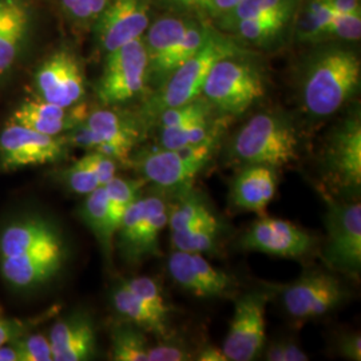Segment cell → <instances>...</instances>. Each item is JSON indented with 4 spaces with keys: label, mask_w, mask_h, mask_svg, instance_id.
Here are the masks:
<instances>
[{
    "label": "cell",
    "mask_w": 361,
    "mask_h": 361,
    "mask_svg": "<svg viewBox=\"0 0 361 361\" xmlns=\"http://www.w3.org/2000/svg\"><path fill=\"white\" fill-rule=\"evenodd\" d=\"M361 66L356 52L332 47L310 59L301 78V99L310 116L325 118L338 111L360 86Z\"/></svg>",
    "instance_id": "cell-1"
},
{
    "label": "cell",
    "mask_w": 361,
    "mask_h": 361,
    "mask_svg": "<svg viewBox=\"0 0 361 361\" xmlns=\"http://www.w3.org/2000/svg\"><path fill=\"white\" fill-rule=\"evenodd\" d=\"M298 134L293 121L281 113L252 116L233 137L229 155L241 165L283 168L298 157Z\"/></svg>",
    "instance_id": "cell-2"
},
{
    "label": "cell",
    "mask_w": 361,
    "mask_h": 361,
    "mask_svg": "<svg viewBox=\"0 0 361 361\" xmlns=\"http://www.w3.org/2000/svg\"><path fill=\"white\" fill-rule=\"evenodd\" d=\"M234 54H238V49L234 43L213 31L205 44L178 68H176L152 99L145 104L142 114L140 116L143 125L155 122L157 116L166 109L188 104L201 97L212 67L219 59Z\"/></svg>",
    "instance_id": "cell-3"
},
{
    "label": "cell",
    "mask_w": 361,
    "mask_h": 361,
    "mask_svg": "<svg viewBox=\"0 0 361 361\" xmlns=\"http://www.w3.org/2000/svg\"><path fill=\"white\" fill-rule=\"evenodd\" d=\"M214 155L207 142L195 143L180 149L161 146L146 147L131 154L130 164L145 182L162 190L178 193L192 186L195 177L207 168Z\"/></svg>",
    "instance_id": "cell-4"
},
{
    "label": "cell",
    "mask_w": 361,
    "mask_h": 361,
    "mask_svg": "<svg viewBox=\"0 0 361 361\" xmlns=\"http://www.w3.org/2000/svg\"><path fill=\"white\" fill-rule=\"evenodd\" d=\"M265 94V82L257 66L238 59L237 54L219 59L207 75L202 97L226 116H238Z\"/></svg>",
    "instance_id": "cell-5"
},
{
    "label": "cell",
    "mask_w": 361,
    "mask_h": 361,
    "mask_svg": "<svg viewBox=\"0 0 361 361\" xmlns=\"http://www.w3.org/2000/svg\"><path fill=\"white\" fill-rule=\"evenodd\" d=\"M168 226V204L161 195L140 197L125 212L116 231V249L129 264H141L159 253V235Z\"/></svg>",
    "instance_id": "cell-6"
},
{
    "label": "cell",
    "mask_w": 361,
    "mask_h": 361,
    "mask_svg": "<svg viewBox=\"0 0 361 361\" xmlns=\"http://www.w3.org/2000/svg\"><path fill=\"white\" fill-rule=\"evenodd\" d=\"M146 83L147 55L143 39H137L107 54L97 95L106 106L123 104L140 95Z\"/></svg>",
    "instance_id": "cell-7"
},
{
    "label": "cell",
    "mask_w": 361,
    "mask_h": 361,
    "mask_svg": "<svg viewBox=\"0 0 361 361\" xmlns=\"http://www.w3.org/2000/svg\"><path fill=\"white\" fill-rule=\"evenodd\" d=\"M325 261L338 271L359 274L361 269V205L332 201L325 213Z\"/></svg>",
    "instance_id": "cell-8"
},
{
    "label": "cell",
    "mask_w": 361,
    "mask_h": 361,
    "mask_svg": "<svg viewBox=\"0 0 361 361\" xmlns=\"http://www.w3.org/2000/svg\"><path fill=\"white\" fill-rule=\"evenodd\" d=\"M267 302L268 296L262 290H250L235 301L222 345L228 361L256 360L262 355L267 343Z\"/></svg>",
    "instance_id": "cell-9"
},
{
    "label": "cell",
    "mask_w": 361,
    "mask_h": 361,
    "mask_svg": "<svg viewBox=\"0 0 361 361\" xmlns=\"http://www.w3.org/2000/svg\"><path fill=\"white\" fill-rule=\"evenodd\" d=\"M68 146L65 135H47L10 122L0 131V170L59 162L68 153Z\"/></svg>",
    "instance_id": "cell-10"
},
{
    "label": "cell",
    "mask_w": 361,
    "mask_h": 361,
    "mask_svg": "<svg viewBox=\"0 0 361 361\" xmlns=\"http://www.w3.org/2000/svg\"><path fill=\"white\" fill-rule=\"evenodd\" d=\"M277 289L286 313L298 320L322 317L337 308L347 295L340 280L323 271H307Z\"/></svg>",
    "instance_id": "cell-11"
},
{
    "label": "cell",
    "mask_w": 361,
    "mask_h": 361,
    "mask_svg": "<svg viewBox=\"0 0 361 361\" xmlns=\"http://www.w3.org/2000/svg\"><path fill=\"white\" fill-rule=\"evenodd\" d=\"M314 244V237L296 224L269 217L253 222L238 241L241 250L283 258L304 257Z\"/></svg>",
    "instance_id": "cell-12"
},
{
    "label": "cell",
    "mask_w": 361,
    "mask_h": 361,
    "mask_svg": "<svg viewBox=\"0 0 361 361\" xmlns=\"http://www.w3.org/2000/svg\"><path fill=\"white\" fill-rule=\"evenodd\" d=\"M324 169L329 180L340 190H360V116H350L334 130L324 150Z\"/></svg>",
    "instance_id": "cell-13"
},
{
    "label": "cell",
    "mask_w": 361,
    "mask_h": 361,
    "mask_svg": "<svg viewBox=\"0 0 361 361\" xmlns=\"http://www.w3.org/2000/svg\"><path fill=\"white\" fill-rule=\"evenodd\" d=\"M65 259V241L59 233L25 255L0 258V271L15 289H32L51 280Z\"/></svg>",
    "instance_id": "cell-14"
},
{
    "label": "cell",
    "mask_w": 361,
    "mask_h": 361,
    "mask_svg": "<svg viewBox=\"0 0 361 361\" xmlns=\"http://www.w3.org/2000/svg\"><path fill=\"white\" fill-rule=\"evenodd\" d=\"M43 101L71 107L85 95V77L77 58L68 51H58L40 66L35 77Z\"/></svg>",
    "instance_id": "cell-15"
},
{
    "label": "cell",
    "mask_w": 361,
    "mask_h": 361,
    "mask_svg": "<svg viewBox=\"0 0 361 361\" xmlns=\"http://www.w3.org/2000/svg\"><path fill=\"white\" fill-rule=\"evenodd\" d=\"M149 10V0H111L97 19L98 39L104 51L109 54L142 39L150 26Z\"/></svg>",
    "instance_id": "cell-16"
},
{
    "label": "cell",
    "mask_w": 361,
    "mask_h": 361,
    "mask_svg": "<svg viewBox=\"0 0 361 361\" xmlns=\"http://www.w3.org/2000/svg\"><path fill=\"white\" fill-rule=\"evenodd\" d=\"M85 123L101 140L95 152L113 158L116 164L129 165L131 154L142 138L141 118L102 109L86 116Z\"/></svg>",
    "instance_id": "cell-17"
},
{
    "label": "cell",
    "mask_w": 361,
    "mask_h": 361,
    "mask_svg": "<svg viewBox=\"0 0 361 361\" xmlns=\"http://www.w3.org/2000/svg\"><path fill=\"white\" fill-rule=\"evenodd\" d=\"M49 341L55 361L90 360L97 349L95 325L87 313H71L52 325Z\"/></svg>",
    "instance_id": "cell-18"
},
{
    "label": "cell",
    "mask_w": 361,
    "mask_h": 361,
    "mask_svg": "<svg viewBox=\"0 0 361 361\" xmlns=\"http://www.w3.org/2000/svg\"><path fill=\"white\" fill-rule=\"evenodd\" d=\"M279 169L268 165H243L234 176L229 200L235 210L261 213L274 198Z\"/></svg>",
    "instance_id": "cell-19"
},
{
    "label": "cell",
    "mask_w": 361,
    "mask_h": 361,
    "mask_svg": "<svg viewBox=\"0 0 361 361\" xmlns=\"http://www.w3.org/2000/svg\"><path fill=\"white\" fill-rule=\"evenodd\" d=\"M86 116L82 106L75 104L71 107H62L39 98L20 104L13 111L10 122L42 134L62 135L63 131H68L83 122Z\"/></svg>",
    "instance_id": "cell-20"
},
{
    "label": "cell",
    "mask_w": 361,
    "mask_h": 361,
    "mask_svg": "<svg viewBox=\"0 0 361 361\" xmlns=\"http://www.w3.org/2000/svg\"><path fill=\"white\" fill-rule=\"evenodd\" d=\"M59 233L54 224L42 217L13 219L0 233V258L25 255Z\"/></svg>",
    "instance_id": "cell-21"
},
{
    "label": "cell",
    "mask_w": 361,
    "mask_h": 361,
    "mask_svg": "<svg viewBox=\"0 0 361 361\" xmlns=\"http://www.w3.org/2000/svg\"><path fill=\"white\" fill-rule=\"evenodd\" d=\"M188 26L189 22L180 18H162L147 27L143 35L145 38H142L147 55V82L154 78L169 52L180 40Z\"/></svg>",
    "instance_id": "cell-22"
},
{
    "label": "cell",
    "mask_w": 361,
    "mask_h": 361,
    "mask_svg": "<svg viewBox=\"0 0 361 361\" xmlns=\"http://www.w3.org/2000/svg\"><path fill=\"white\" fill-rule=\"evenodd\" d=\"M79 217L97 238L98 244L102 247L104 257L110 261L114 249L116 226L110 214V207L104 186L87 194L86 200L79 209Z\"/></svg>",
    "instance_id": "cell-23"
},
{
    "label": "cell",
    "mask_w": 361,
    "mask_h": 361,
    "mask_svg": "<svg viewBox=\"0 0 361 361\" xmlns=\"http://www.w3.org/2000/svg\"><path fill=\"white\" fill-rule=\"evenodd\" d=\"M111 302L119 316L128 323L134 324L145 332L159 338H166L170 334L169 320L162 319L135 296L122 281L111 292Z\"/></svg>",
    "instance_id": "cell-24"
},
{
    "label": "cell",
    "mask_w": 361,
    "mask_h": 361,
    "mask_svg": "<svg viewBox=\"0 0 361 361\" xmlns=\"http://www.w3.org/2000/svg\"><path fill=\"white\" fill-rule=\"evenodd\" d=\"M28 13L25 4L16 0L0 20V79L11 70L26 35Z\"/></svg>",
    "instance_id": "cell-25"
},
{
    "label": "cell",
    "mask_w": 361,
    "mask_h": 361,
    "mask_svg": "<svg viewBox=\"0 0 361 361\" xmlns=\"http://www.w3.org/2000/svg\"><path fill=\"white\" fill-rule=\"evenodd\" d=\"M212 32L213 30L209 27L189 23V26L186 27L180 40L173 46L168 56L165 58L164 63L161 65L159 70L157 71V74L150 82L154 83L155 86L159 89L176 68H178L183 62H186L190 56H193L194 54L205 44Z\"/></svg>",
    "instance_id": "cell-26"
},
{
    "label": "cell",
    "mask_w": 361,
    "mask_h": 361,
    "mask_svg": "<svg viewBox=\"0 0 361 361\" xmlns=\"http://www.w3.org/2000/svg\"><path fill=\"white\" fill-rule=\"evenodd\" d=\"M176 194L178 195L176 204L173 207L168 205V226L171 232L182 231L192 225L217 217L212 207L207 205L205 197L192 190V188Z\"/></svg>",
    "instance_id": "cell-27"
},
{
    "label": "cell",
    "mask_w": 361,
    "mask_h": 361,
    "mask_svg": "<svg viewBox=\"0 0 361 361\" xmlns=\"http://www.w3.org/2000/svg\"><path fill=\"white\" fill-rule=\"evenodd\" d=\"M224 225L219 217L192 225L182 231L171 232V245L174 250L188 253H210L217 249Z\"/></svg>",
    "instance_id": "cell-28"
},
{
    "label": "cell",
    "mask_w": 361,
    "mask_h": 361,
    "mask_svg": "<svg viewBox=\"0 0 361 361\" xmlns=\"http://www.w3.org/2000/svg\"><path fill=\"white\" fill-rule=\"evenodd\" d=\"M224 131L221 121L213 116L194 119L174 128L159 129V146L165 149H180L195 143L202 142L214 134Z\"/></svg>",
    "instance_id": "cell-29"
},
{
    "label": "cell",
    "mask_w": 361,
    "mask_h": 361,
    "mask_svg": "<svg viewBox=\"0 0 361 361\" xmlns=\"http://www.w3.org/2000/svg\"><path fill=\"white\" fill-rule=\"evenodd\" d=\"M150 344L145 331L134 324H121L111 334V360L147 361Z\"/></svg>",
    "instance_id": "cell-30"
},
{
    "label": "cell",
    "mask_w": 361,
    "mask_h": 361,
    "mask_svg": "<svg viewBox=\"0 0 361 361\" xmlns=\"http://www.w3.org/2000/svg\"><path fill=\"white\" fill-rule=\"evenodd\" d=\"M292 15L293 13H274L267 16L250 18L234 23L231 28H233L243 40L259 46L269 43L281 31H284L288 22L292 19Z\"/></svg>",
    "instance_id": "cell-31"
},
{
    "label": "cell",
    "mask_w": 361,
    "mask_h": 361,
    "mask_svg": "<svg viewBox=\"0 0 361 361\" xmlns=\"http://www.w3.org/2000/svg\"><path fill=\"white\" fill-rule=\"evenodd\" d=\"M297 0H241L219 19L224 26L231 27L244 19L274 13H293Z\"/></svg>",
    "instance_id": "cell-32"
},
{
    "label": "cell",
    "mask_w": 361,
    "mask_h": 361,
    "mask_svg": "<svg viewBox=\"0 0 361 361\" xmlns=\"http://www.w3.org/2000/svg\"><path fill=\"white\" fill-rule=\"evenodd\" d=\"M143 183H146L142 178L140 180H126L114 177L104 185V190L107 195V202L110 207V214L113 222L116 226L121 224L125 212L129 209L140 197L142 190Z\"/></svg>",
    "instance_id": "cell-33"
},
{
    "label": "cell",
    "mask_w": 361,
    "mask_h": 361,
    "mask_svg": "<svg viewBox=\"0 0 361 361\" xmlns=\"http://www.w3.org/2000/svg\"><path fill=\"white\" fill-rule=\"evenodd\" d=\"M336 13L325 0H310L297 23V37L304 42L324 40V32Z\"/></svg>",
    "instance_id": "cell-34"
},
{
    "label": "cell",
    "mask_w": 361,
    "mask_h": 361,
    "mask_svg": "<svg viewBox=\"0 0 361 361\" xmlns=\"http://www.w3.org/2000/svg\"><path fill=\"white\" fill-rule=\"evenodd\" d=\"M122 283L126 285L130 290L154 313L161 316L162 319L169 320L171 307L169 305L166 298L162 293L161 286L154 279L140 276V277H131L128 280H122Z\"/></svg>",
    "instance_id": "cell-35"
},
{
    "label": "cell",
    "mask_w": 361,
    "mask_h": 361,
    "mask_svg": "<svg viewBox=\"0 0 361 361\" xmlns=\"http://www.w3.org/2000/svg\"><path fill=\"white\" fill-rule=\"evenodd\" d=\"M59 178L66 188L73 193L87 195L101 188V182L83 159H78L71 166L59 173Z\"/></svg>",
    "instance_id": "cell-36"
},
{
    "label": "cell",
    "mask_w": 361,
    "mask_h": 361,
    "mask_svg": "<svg viewBox=\"0 0 361 361\" xmlns=\"http://www.w3.org/2000/svg\"><path fill=\"white\" fill-rule=\"evenodd\" d=\"M20 361H51L52 350L49 336L23 335L15 338Z\"/></svg>",
    "instance_id": "cell-37"
},
{
    "label": "cell",
    "mask_w": 361,
    "mask_h": 361,
    "mask_svg": "<svg viewBox=\"0 0 361 361\" xmlns=\"http://www.w3.org/2000/svg\"><path fill=\"white\" fill-rule=\"evenodd\" d=\"M111 0H61L65 13L80 23L97 20Z\"/></svg>",
    "instance_id": "cell-38"
},
{
    "label": "cell",
    "mask_w": 361,
    "mask_h": 361,
    "mask_svg": "<svg viewBox=\"0 0 361 361\" xmlns=\"http://www.w3.org/2000/svg\"><path fill=\"white\" fill-rule=\"evenodd\" d=\"M360 37L361 15H335L324 32V39L359 40Z\"/></svg>",
    "instance_id": "cell-39"
},
{
    "label": "cell",
    "mask_w": 361,
    "mask_h": 361,
    "mask_svg": "<svg viewBox=\"0 0 361 361\" xmlns=\"http://www.w3.org/2000/svg\"><path fill=\"white\" fill-rule=\"evenodd\" d=\"M162 341L149 349L147 361H188L194 360V353L177 340H170V336L166 338H161Z\"/></svg>",
    "instance_id": "cell-40"
},
{
    "label": "cell",
    "mask_w": 361,
    "mask_h": 361,
    "mask_svg": "<svg viewBox=\"0 0 361 361\" xmlns=\"http://www.w3.org/2000/svg\"><path fill=\"white\" fill-rule=\"evenodd\" d=\"M265 360L271 361H307L308 355L292 340H279L265 345Z\"/></svg>",
    "instance_id": "cell-41"
},
{
    "label": "cell",
    "mask_w": 361,
    "mask_h": 361,
    "mask_svg": "<svg viewBox=\"0 0 361 361\" xmlns=\"http://www.w3.org/2000/svg\"><path fill=\"white\" fill-rule=\"evenodd\" d=\"M82 159L95 173V176L101 182V186H104L109 180L116 177L118 164L113 158L98 152H89L87 154L82 157Z\"/></svg>",
    "instance_id": "cell-42"
},
{
    "label": "cell",
    "mask_w": 361,
    "mask_h": 361,
    "mask_svg": "<svg viewBox=\"0 0 361 361\" xmlns=\"http://www.w3.org/2000/svg\"><path fill=\"white\" fill-rule=\"evenodd\" d=\"M30 323L16 320V319H7L0 310V347L8 341H13L20 336L26 335L27 328Z\"/></svg>",
    "instance_id": "cell-43"
},
{
    "label": "cell",
    "mask_w": 361,
    "mask_h": 361,
    "mask_svg": "<svg viewBox=\"0 0 361 361\" xmlns=\"http://www.w3.org/2000/svg\"><path fill=\"white\" fill-rule=\"evenodd\" d=\"M338 353L347 360H361V337L359 334H347L337 343Z\"/></svg>",
    "instance_id": "cell-44"
},
{
    "label": "cell",
    "mask_w": 361,
    "mask_h": 361,
    "mask_svg": "<svg viewBox=\"0 0 361 361\" xmlns=\"http://www.w3.org/2000/svg\"><path fill=\"white\" fill-rule=\"evenodd\" d=\"M336 15H361L360 0H325Z\"/></svg>",
    "instance_id": "cell-45"
},
{
    "label": "cell",
    "mask_w": 361,
    "mask_h": 361,
    "mask_svg": "<svg viewBox=\"0 0 361 361\" xmlns=\"http://www.w3.org/2000/svg\"><path fill=\"white\" fill-rule=\"evenodd\" d=\"M194 359L197 361H228L222 348H217L216 345H212V344L204 345L194 355Z\"/></svg>",
    "instance_id": "cell-46"
},
{
    "label": "cell",
    "mask_w": 361,
    "mask_h": 361,
    "mask_svg": "<svg viewBox=\"0 0 361 361\" xmlns=\"http://www.w3.org/2000/svg\"><path fill=\"white\" fill-rule=\"evenodd\" d=\"M240 1L241 0H210L207 13H212L216 18H221L222 15L231 11L233 7Z\"/></svg>",
    "instance_id": "cell-47"
},
{
    "label": "cell",
    "mask_w": 361,
    "mask_h": 361,
    "mask_svg": "<svg viewBox=\"0 0 361 361\" xmlns=\"http://www.w3.org/2000/svg\"><path fill=\"white\" fill-rule=\"evenodd\" d=\"M176 4H180L182 7H188V8H202L207 10L209 7L210 0H171Z\"/></svg>",
    "instance_id": "cell-48"
},
{
    "label": "cell",
    "mask_w": 361,
    "mask_h": 361,
    "mask_svg": "<svg viewBox=\"0 0 361 361\" xmlns=\"http://www.w3.org/2000/svg\"><path fill=\"white\" fill-rule=\"evenodd\" d=\"M16 0H0V20L11 10Z\"/></svg>",
    "instance_id": "cell-49"
}]
</instances>
